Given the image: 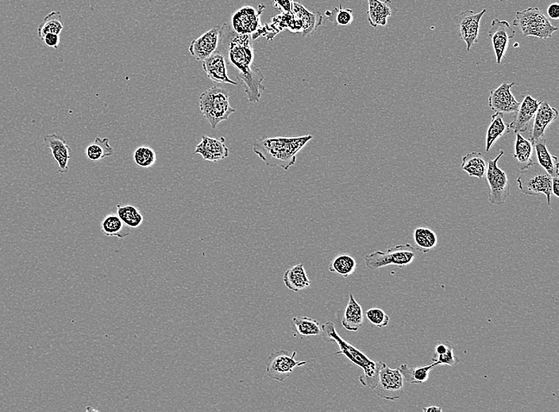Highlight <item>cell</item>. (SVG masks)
Wrapping results in <instances>:
<instances>
[{"instance_id": "14", "label": "cell", "mask_w": 559, "mask_h": 412, "mask_svg": "<svg viewBox=\"0 0 559 412\" xmlns=\"http://www.w3.org/2000/svg\"><path fill=\"white\" fill-rule=\"evenodd\" d=\"M221 25L211 28L191 42L190 53L198 61H204L216 52Z\"/></svg>"}, {"instance_id": "2", "label": "cell", "mask_w": 559, "mask_h": 412, "mask_svg": "<svg viewBox=\"0 0 559 412\" xmlns=\"http://www.w3.org/2000/svg\"><path fill=\"white\" fill-rule=\"evenodd\" d=\"M312 135L288 137L257 139L253 144L254 154L269 168H281L285 170L293 166L297 156L305 145L312 141Z\"/></svg>"}, {"instance_id": "6", "label": "cell", "mask_w": 559, "mask_h": 412, "mask_svg": "<svg viewBox=\"0 0 559 412\" xmlns=\"http://www.w3.org/2000/svg\"><path fill=\"white\" fill-rule=\"evenodd\" d=\"M512 25L518 27L524 37L534 36L541 39L551 37L552 34L558 30L538 8L517 11V18L513 20Z\"/></svg>"}, {"instance_id": "12", "label": "cell", "mask_w": 559, "mask_h": 412, "mask_svg": "<svg viewBox=\"0 0 559 412\" xmlns=\"http://www.w3.org/2000/svg\"><path fill=\"white\" fill-rule=\"evenodd\" d=\"M263 8L262 5L259 6V10L247 6L238 10L232 16V29L238 35L252 36L256 34L262 27L261 15Z\"/></svg>"}, {"instance_id": "5", "label": "cell", "mask_w": 559, "mask_h": 412, "mask_svg": "<svg viewBox=\"0 0 559 412\" xmlns=\"http://www.w3.org/2000/svg\"><path fill=\"white\" fill-rule=\"evenodd\" d=\"M417 250L411 244L398 245L386 251H376L365 258V264L369 270H374L388 266L400 268L410 265L416 257Z\"/></svg>"}, {"instance_id": "39", "label": "cell", "mask_w": 559, "mask_h": 412, "mask_svg": "<svg viewBox=\"0 0 559 412\" xmlns=\"http://www.w3.org/2000/svg\"><path fill=\"white\" fill-rule=\"evenodd\" d=\"M366 316L373 325L378 327H387L391 317L379 308H372L367 311Z\"/></svg>"}, {"instance_id": "8", "label": "cell", "mask_w": 559, "mask_h": 412, "mask_svg": "<svg viewBox=\"0 0 559 412\" xmlns=\"http://www.w3.org/2000/svg\"><path fill=\"white\" fill-rule=\"evenodd\" d=\"M504 154V151L500 150V154L487 164L486 175L489 187V201L493 205L503 204L510 195V180L505 171L498 165Z\"/></svg>"}, {"instance_id": "31", "label": "cell", "mask_w": 559, "mask_h": 412, "mask_svg": "<svg viewBox=\"0 0 559 412\" xmlns=\"http://www.w3.org/2000/svg\"><path fill=\"white\" fill-rule=\"evenodd\" d=\"M357 268V262L355 258L348 255V254H343V255H338L329 264L328 269L331 273H334L339 276L345 278L348 277L350 275H353Z\"/></svg>"}, {"instance_id": "7", "label": "cell", "mask_w": 559, "mask_h": 412, "mask_svg": "<svg viewBox=\"0 0 559 412\" xmlns=\"http://www.w3.org/2000/svg\"><path fill=\"white\" fill-rule=\"evenodd\" d=\"M517 182L521 192L526 195L543 194L551 205L552 177L538 163L521 170Z\"/></svg>"}, {"instance_id": "20", "label": "cell", "mask_w": 559, "mask_h": 412, "mask_svg": "<svg viewBox=\"0 0 559 412\" xmlns=\"http://www.w3.org/2000/svg\"><path fill=\"white\" fill-rule=\"evenodd\" d=\"M540 104L541 101L532 98L529 94L526 95L510 125V128L516 133L525 132L529 128L531 120L535 117Z\"/></svg>"}, {"instance_id": "9", "label": "cell", "mask_w": 559, "mask_h": 412, "mask_svg": "<svg viewBox=\"0 0 559 412\" xmlns=\"http://www.w3.org/2000/svg\"><path fill=\"white\" fill-rule=\"evenodd\" d=\"M297 351H295L290 355L285 350H276L269 355L266 359V374L269 378L284 382L291 375L297 367L304 366L309 361H298L296 359Z\"/></svg>"}, {"instance_id": "34", "label": "cell", "mask_w": 559, "mask_h": 412, "mask_svg": "<svg viewBox=\"0 0 559 412\" xmlns=\"http://www.w3.org/2000/svg\"><path fill=\"white\" fill-rule=\"evenodd\" d=\"M295 331L305 337L319 336L323 333L322 325L315 319L307 316L294 317L292 320Z\"/></svg>"}, {"instance_id": "1", "label": "cell", "mask_w": 559, "mask_h": 412, "mask_svg": "<svg viewBox=\"0 0 559 412\" xmlns=\"http://www.w3.org/2000/svg\"><path fill=\"white\" fill-rule=\"evenodd\" d=\"M216 52L224 56L227 65L236 70V78L243 85L250 103H259L266 89L263 85L265 76L254 65L252 36L238 35L229 23H223Z\"/></svg>"}, {"instance_id": "27", "label": "cell", "mask_w": 559, "mask_h": 412, "mask_svg": "<svg viewBox=\"0 0 559 412\" xmlns=\"http://www.w3.org/2000/svg\"><path fill=\"white\" fill-rule=\"evenodd\" d=\"M437 366L441 365L434 363L428 366L411 367L407 364H403L398 369L405 382L411 385L422 384L429 380L431 371Z\"/></svg>"}, {"instance_id": "10", "label": "cell", "mask_w": 559, "mask_h": 412, "mask_svg": "<svg viewBox=\"0 0 559 412\" xmlns=\"http://www.w3.org/2000/svg\"><path fill=\"white\" fill-rule=\"evenodd\" d=\"M405 380L399 369H391L386 365L380 371L376 394L387 401H397L404 395Z\"/></svg>"}, {"instance_id": "13", "label": "cell", "mask_w": 559, "mask_h": 412, "mask_svg": "<svg viewBox=\"0 0 559 412\" xmlns=\"http://www.w3.org/2000/svg\"><path fill=\"white\" fill-rule=\"evenodd\" d=\"M515 35L516 33L510 23L507 21L500 20L499 18L493 19L489 37L491 38L496 61L498 65L504 59L508 43L514 38Z\"/></svg>"}, {"instance_id": "32", "label": "cell", "mask_w": 559, "mask_h": 412, "mask_svg": "<svg viewBox=\"0 0 559 412\" xmlns=\"http://www.w3.org/2000/svg\"><path fill=\"white\" fill-rule=\"evenodd\" d=\"M417 251L426 253L435 249L438 244L437 235L429 227H417L414 232Z\"/></svg>"}, {"instance_id": "36", "label": "cell", "mask_w": 559, "mask_h": 412, "mask_svg": "<svg viewBox=\"0 0 559 412\" xmlns=\"http://www.w3.org/2000/svg\"><path fill=\"white\" fill-rule=\"evenodd\" d=\"M117 215L123 223L129 227L130 230L140 227L143 223V216L137 208L134 206L118 205Z\"/></svg>"}, {"instance_id": "28", "label": "cell", "mask_w": 559, "mask_h": 412, "mask_svg": "<svg viewBox=\"0 0 559 412\" xmlns=\"http://www.w3.org/2000/svg\"><path fill=\"white\" fill-rule=\"evenodd\" d=\"M130 230L117 213L106 215L102 222V232L106 237L123 239L129 236Z\"/></svg>"}, {"instance_id": "15", "label": "cell", "mask_w": 559, "mask_h": 412, "mask_svg": "<svg viewBox=\"0 0 559 412\" xmlns=\"http://www.w3.org/2000/svg\"><path fill=\"white\" fill-rule=\"evenodd\" d=\"M514 85V82L512 84L505 82L489 93V106L492 111L502 113H513L518 111L520 103L514 97L511 92Z\"/></svg>"}, {"instance_id": "42", "label": "cell", "mask_w": 559, "mask_h": 412, "mask_svg": "<svg viewBox=\"0 0 559 412\" xmlns=\"http://www.w3.org/2000/svg\"><path fill=\"white\" fill-rule=\"evenodd\" d=\"M548 15L551 18L558 20L559 18V4L558 3H554L549 6Z\"/></svg>"}, {"instance_id": "11", "label": "cell", "mask_w": 559, "mask_h": 412, "mask_svg": "<svg viewBox=\"0 0 559 412\" xmlns=\"http://www.w3.org/2000/svg\"><path fill=\"white\" fill-rule=\"evenodd\" d=\"M486 12V9L480 13L465 11L454 18L462 39L467 44V51L479 42L480 23Z\"/></svg>"}, {"instance_id": "37", "label": "cell", "mask_w": 559, "mask_h": 412, "mask_svg": "<svg viewBox=\"0 0 559 412\" xmlns=\"http://www.w3.org/2000/svg\"><path fill=\"white\" fill-rule=\"evenodd\" d=\"M325 15L328 20L335 25L348 27L354 21V13L351 9H343L341 4L339 8H334L331 11H326Z\"/></svg>"}, {"instance_id": "41", "label": "cell", "mask_w": 559, "mask_h": 412, "mask_svg": "<svg viewBox=\"0 0 559 412\" xmlns=\"http://www.w3.org/2000/svg\"><path fill=\"white\" fill-rule=\"evenodd\" d=\"M45 46L49 48L58 49L60 44V35L55 34H48L42 40Z\"/></svg>"}, {"instance_id": "25", "label": "cell", "mask_w": 559, "mask_h": 412, "mask_svg": "<svg viewBox=\"0 0 559 412\" xmlns=\"http://www.w3.org/2000/svg\"><path fill=\"white\" fill-rule=\"evenodd\" d=\"M534 146L530 139L524 138L520 133H516L513 156L516 158L520 170H526L534 164Z\"/></svg>"}, {"instance_id": "4", "label": "cell", "mask_w": 559, "mask_h": 412, "mask_svg": "<svg viewBox=\"0 0 559 412\" xmlns=\"http://www.w3.org/2000/svg\"><path fill=\"white\" fill-rule=\"evenodd\" d=\"M199 108L204 118L213 130L228 120L235 110L231 106L230 94L226 89L214 86L200 94Z\"/></svg>"}, {"instance_id": "16", "label": "cell", "mask_w": 559, "mask_h": 412, "mask_svg": "<svg viewBox=\"0 0 559 412\" xmlns=\"http://www.w3.org/2000/svg\"><path fill=\"white\" fill-rule=\"evenodd\" d=\"M224 137L213 138L207 136L201 137V142L197 145L194 154H199L204 161L219 162L228 158L229 149L225 144Z\"/></svg>"}, {"instance_id": "17", "label": "cell", "mask_w": 559, "mask_h": 412, "mask_svg": "<svg viewBox=\"0 0 559 412\" xmlns=\"http://www.w3.org/2000/svg\"><path fill=\"white\" fill-rule=\"evenodd\" d=\"M47 147L51 151V154L59 165V173L66 174L69 170L68 163L72 158L73 150L69 146L66 139L61 136L53 133L44 137Z\"/></svg>"}, {"instance_id": "30", "label": "cell", "mask_w": 559, "mask_h": 412, "mask_svg": "<svg viewBox=\"0 0 559 412\" xmlns=\"http://www.w3.org/2000/svg\"><path fill=\"white\" fill-rule=\"evenodd\" d=\"M510 125L505 123L504 113H496L492 117L486 135V151L489 152L498 139L510 131Z\"/></svg>"}, {"instance_id": "18", "label": "cell", "mask_w": 559, "mask_h": 412, "mask_svg": "<svg viewBox=\"0 0 559 412\" xmlns=\"http://www.w3.org/2000/svg\"><path fill=\"white\" fill-rule=\"evenodd\" d=\"M202 62L207 77L215 84L238 85V82L229 77L227 63L221 54L216 52Z\"/></svg>"}, {"instance_id": "38", "label": "cell", "mask_w": 559, "mask_h": 412, "mask_svg": "<svg viewBox=\"0 0 559 412\" xmlns=\"http://www.w3.org/2000/svg\"><path fill=\"white\" fill-rule=\"evenodd\" d=\"M156 152L149 146H140L134 152V161L140 168H152L156 163Z\"/></svg>"}, {"instance_id": "21", "label": "cell", "mask_w": 559, "mask_h": 412, "mask_svg": "<svg viewBox=\"0 0 559 412\" xmlns=\"http://www.w3.org/2000/svg\"><path fill=\"white\" fill-rule=\"evenodd\" d=\"M365 316L361 304L355 300L352 294L349 295V301L345 307L342 325L349 332H357L363 326Z\"/></svg>"}, {"instance_id": "24", "label": "cell", "mask_w": 559, "mask_h": 412, "mask_svg": "<svg viewBox=\"0 0 559 412\" xmlns=\"http://www.w3.org/2000/svg\"><path fill=\"white\" fill-rule=\"evenodd\" d=\"M532 143L534 149L536 150L539 166L543 168L552 177L559 176L558 157L551 154L546 147L545 137Z\"/></svg>"}, {"instance_id": "33", "label": "cell", "mask_w": 559, "mask_h": 412, "mask_svg": "<svg viewBox=\"0 0 559 412\" xmlns=\"http://www.w3.org/2000/svg\"><path fill=\"white\" fill-rule=\"evenodd\" d=\"M85 154L90 161L97 162L114 154V149L109 144V138L97 137L94 142L87 145Z\"/></svg>"}, {"instance_id": "26", "label": "cell", "mask_w": 559, "mask_h": 412, "mask_svg": "<svg viewBox=\"0 0 559 412\" xmlns=\"http://www.w3.org/2000/svg\"><path fill=\"white\" fill-rule=\"evenodd\" d=\"M292 10L294 17L303 24L304 37L309 36L322 23L323 17L319 11L317 13L307 11L304 6L296 2L293 3Z\"/></svg>"}, {"instance_id": "35", "label": "cell", "mask_w": 559, "mask_h": 412, "mask_svg": "<svg viewBox=\"0 0 559 412\" xmlns=\"http://www.w3.org/2000/svg\"><path fill=\"white\" fill-rule=\"evenodd\" d=\"M64 28L63 25L61 15L59 11L50 12L37 28V35L41 40L48 34L61 35Z\"/></svg>"}, {"instance_id": "44", "label": "cell", "mask_w": 559, "mask_h": 412, "mask_svg": "<svg viewBox=\"0 0 559 412\" xmlns=\"http://www.w3.org/2000/svg\"><path fill=\"white\" fill-rule=\"evenodd\" d=\"M443 409L441 407H437V406H429V407L424 408L423 411L424 412H441Z\"/></svg>"}, {"instance_id": "3", "label": "cell", "mask_w": 559, "mask_h": 412, "mask_svg": "<svg viewBox=\"0 0 559 412\" xmlns=\"http://www.w3.org/2000/svg\"><path fill=\"white\" fill-rule=\"evenodd\" d=\"M322 328L324 339L328 342H336L338 345L339 351L336 354L344 355L351 363L361 368L363 374L359 377L360 383L364 387L374 389L379 383L380 371L386 364L370 359L366 354L343 339L337 332L334 323L326 322Z\"/></svg>"}, {"instance_id": "22", "label": "cell", "mask_w": 559, "mask_h": 412, "mask_svg": "<svg viewBox=\"0 0 559 412\" xmlns=\"http://www.w3.org/2000/svg\"><path fill=\"white\" fill-rule=\"evenodd\" d=\"M369 9L367 11L368 21L374 28L386 27L388 18L392 16L393 9L391 0L381 2L380 0H367Z\"/></svg>"}, {"instance_id": "40", "label": "cell", "mask_w": 559, "mask_h": 412, "mask_svg": "<svg viewBox=\"0 0 559 412\" xmlns=\"http://www.w3.org/2000/svg\"><path fill=\"white\" fill-rule=\"evenodd\" d=\"M431 361H434V363H441V366L446 365L449 366H455L460 363V360H458L455 354V347L453 344H451L448 350L444 354L435 355V356L431 358Z\"/></svg>"}, {"instance_id": "19", "label": "cell", "mask_w": 559, "mask_h": 412, "mask_svg": "<svg viewBox=\"0 0 559 412\" xmlns=\"http://www.w3.org/2000/svg\"><path fill=\"white\" fill-rule=\"evenodd\" d=\"M534 118L535 120H534L529 139L532 142L544 138L548 127L558 119V111L546 101H541Z\"/></svg>"}, {"instance_id": "23", "label": "cell", "mask_w": 559, "mask_h": 412, "mask_svg": "<svg viewBox=\"0 0 559 412\" xmlns=\"http://www.w3.org/2000/svg\"><path fill=\"white\" fill-rule=\"evenodd\" d=\"M283 282L286 288L294 293L309 288L311 285L305 266L301 263L295 265L285 271Z\"/></svg>"}, {"instance_id": "43", "label": "cell", "mask_w": 559, "mask_h": 412, "mask_svg": "<svg viewBox=\"0 0 559 412\" xmlns=\"http://www.w3.org/2000/svg\"><path fill=\"white\" fill-rule=\"evenodd\" d=\"M551 193L555 198H559V176L552 177Z\"/></svg>"}, {"instance_id": "29", "label": "cell", "mask_w": 559, "mask_h": 412, "mask_svg": "<svg viewBox=\"0 0 559 412\" xmlns=\"http://www.w3.org/2000/svg\"><path fill=\"white\" fill-rule=\"evenodd\" d=\"M462 168L470 176L482 179L486 175L487 163L480 152H470L462 158Z\"/></svg>"}]
</instances>
